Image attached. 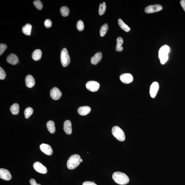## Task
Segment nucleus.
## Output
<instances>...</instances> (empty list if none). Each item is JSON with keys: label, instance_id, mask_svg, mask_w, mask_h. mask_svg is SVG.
Masks as SVG:
<instances>
[{"label": "nucleus", "instance_id": "f257e3e1", "mask_svg": "<svg viewBox=\"0 0 185 185\" xmlns=\"http://www.w3.org/2000/svg\"><path fill=\"white\" fill-rule=\"evenodd\" d=\"M112 178L115 182L120 185L127 184L130 181L128 176L125 173L120 172H116L113 173Z\"/></svg>", "mask_w": 185, "mask_h": 185}, {"label": "nucleus", "instance_id": "f03ea898", "mask_svg": "<svg viewBox=\"0 0 185 185\" xmlns=\"http://www.w3.org/2000/svg\"><path fill=\"white\" fill-rule=\"evenodd\" d=\"M170 50L169 47L167 45H164L159 49L158 58L161 64H164L168 59V54Z\"/></svg>", "mask_w": 185, "mask_h": 185}, {"label": "nucleus", "instance_id": "7ed1b4c3", "mask_svg": "<svg viewBox=\"0 0 185 185\" xmlns=\"http://www.w3.org/2000/svg\"><path fill=\"white\" fill-rule=\"evenodd\" d=\"M81 159L80 156L78 154L71 156L67 162L68 169L73 170L76 168L80 164Z\"/></svg>", "mask_w": 185, "mask_h": 185}, {"label": "nucleus", "instance_id": "20e7f679", "mask_svg": "<svg viewBox=\"0 0 185 185\" xmlns=\"http://www.w3.org/2000/svg\"><path fill=\"white\" fill-rule=\"evenodd\" d=\"M113 135L117 140L120 142H123L125 140V136L124 132L118 126L113 127L112 129Z\"/></svg>", "mask_w": 185, "mask_h": 185}, {"label": "nucleus", "instance_id": "39448f33", "mask_svg": "<svg viewBox=\"0 0 185 185\" xmlns=\"http://www.w3.org/2000/svg\"><path fill=\"white\" fill-rule=\"evenodd\" d=\"M60 60L63 67H67L70 63V58L67 49L64 48L61 51Z\"/></svg>", "mask_w": 185, "mask_h": 185}, {"label": "nucleus", "instance_id": "423d86ee", "mask_svg": "<svg viewBox=\"0 0 185 185\" xmlns=\"http://www.w3.org/2000/svg\"><path fill=\"white\" fill-rule=\"evenodd\" d=\"M86 86L87 89L92 92H96L99 89L100 84L95 81H89L86 84Z\"/></svg>", "mask_w": 185, "mask_h": 185}, {"label": "nucleus", "instance_id": "0eeeda50", "mask_svg": "<svg viewBox=\"0 0 185 185\" xmlns=\"http://www.w3.org/2000/svg\"><path fill=\"white\" fill-rule=\"evenodd\" d=\"M162 8L160 5H153L147 7L145 9V12L147 13H153L162 11Z\"/></svg>", "mask_w": 185, "mask_h": 185}, {"label": "nucleus", "instance_id": "6e6552de", "mask_svg": "<svg viewBox=\"0 0 185 185\" xmlns=\"http://www.w3.org/2000/svg\"><path fill=\"white\" fill-rule=\"evenodd\" d=\"M33 166L34 169L40 174H45L47 172L46 168L40 162H35Z\"/></svg>", "mask_w": 185, "mask_h": 185}, {"label": "nucleus", "instance_id": "1a4fd4ad", "mask_svg": "<svg viewBox=\"0 0 185 185\" xmlns=\"http://www.w3.org/2000/svg\"><path fill=\"white\" fill-rule=\"evenodd\" d=\"M62 93L60 90L57 88H54L50 90L51 97L54 100H57L60 99L62 96Z\"/></svg>", "mask_w": 185, "mask_h": 185}, {"label": "nucleus", "instance_id": "9d476101", "mask_svg": "<svg viewBox=\"0 0 185 185\" xmlns=\"http://www.w3.org/2000/svg\"><path fill=\"white\" fill-rule=\"evenodd\" d=\"M120 79L122 82L125 84H130L133 80V76L128 73L121 74L120 76Z\"/></svg>", "mask_w": 185, "mask_h": 185}, {"label": "nucleus", "instance_id": "9b49d317", "mask_svg": "<svg viewBox=\"0 0 185 185\" xmlns=\"http://www.w3.org/2000/svg\"><path fill=\"white\" fill-rule=\"evenodd\" d=\"M159 89L158 83L156 82L152 83L150 86V96L152 98H154L156 95Z\"/></svg>", "mask_w": 185, "mask_h": 185}, {"label": "nucleus", "instance_id": "f8f14e48", "mask_svg": "<svg viewBox=\"0 0 185 185\" xmlns=\"http://www.w3.org/2000/svg\"><path fill=\"white\" fill-rule=\"evenodd\" d=\"M40 149L42 152L47 155H51L53 153L52 148L48 144H42L40 146Z\"/></svg>", "mask_w": 185, "mask_h": 185}, {"label": "nucleus", "instance_id": "ddd939ff", "mask_svg": "<svg viewBox=\"0 0 185 185\" xmlns=\"http://www.w3.org/2000/svg\"><path fill=\"white\" fill-rule=\"evenodd\" d=\"M0 178L6 181H9L12 178L11 173L7 170L1 168L0 169Z\"/></svg>", "mask_w": 185, "mask_h": 185}, {"label": "nucleus", "instance_id": "4468645a", "mask_svg": "<svg viewBox=\"0 0 185 185\" xmlns=\"http://www.w3.org/2000/svg\"><path fill=\"white\" fill-rule=\"evenodd\" d=\"M7 62L8 63L13 65H16L19 62L18 57L14 54H11L8 56L7 58Z\"/></svg>", "mask_w": 185, "mask_h": 185}, {"label": "nucleus", "instance_id": "2eb2a0df", "mask_svg": "<svg viewBox=\"0 0 185 185\" xmlns=\"http://www.w3.org/2000/svg\"><path fill=\"white\" fill-rule=\"evenodd\" d=\"M25 85L27 87L31 88L35 84V80L34 79L31 75H28L26 76L25 79Z\"/></svg>", "mask_w": 185, "mask_h": 185}, {"label": "nucleus", "instance_id": "dca6fc26", "mask_svg": "<svg viewBox=\"0 0 185 185\" xmlns=\"http://www.w3.org/2000/svg\"><path fill=\"white\" fill-rule=\"evenodd\" d=\"M64 130L65 133L68 135L72 134V124L70 121L67 120L64 122Z\"/></svg>", "mask_w": 185, "mask_h": 185}, {"label": "nucleus", "instance_id": "f3484780", "mask_svg": "<svg viewBox=\"0 0 185 185\" xmlns=\"http://www.w3.org/2000/svg\"><path fill=\"white\" fill-rule=\"evenodd\" d=\"M91 108L88 106L80 107L78 109V113L81 116H86L90 113Z\"/></svg>", "mask_w": 185, "mask_h": 185}, {"label": "nucleus", "instance_id": "a211bd4d", "mask_svg": "<svg viewBox=\"0 0 185 185\" xmlns=\"http://www.w3.org/2000/svg\"><path fill=\"white\" fill-rule=\"evenodd\" d=\"M102 58V54L101 52H98L96 53L94 56L91 58V64L93 65H96L101 61Z\"/></svg>", "mask_w": 185, "mask_h": 185}, {"label": "nucleus", "instance_id": "6ab92c4d", "mask_svg": "<svg viewBox=\"0 0 185 185\" xmlns=\"http://www.w3.org/2000/svg\"><path fill=\"white\" fill-rule=\"evenodd\" d=\"M42 56L41 50L38 49L34 51L32 54V58L34 60L38 61L41 59Z\"/></svg>", "mask_w": 185, "mask_h": 185}, {"label": "nucleus", "instance_id": "aec40b11", "mask_svg": "<svg viewBox=\"0 0 185 185\" xmlns=\"http://www.w3.org/2000/svg\"><path fill=\"white\" fill-rule=\"evenodd\" d=\"M32 26L30 24H27L25 25L22 29L23 33L27 36H30L31 35Z\"/></svg>", "mask_w": 185, "mask_h": 185}, {"label": "nucleus", "instance_id": "412c9836", "mask_svg": "<svg viewBox=\"0 0 185 185\" xmlns=\"http://www.w3.org/2000/svg\"><path fill=\"white\" fill-rule=\"evenodd\" d=\"M46 126L47 129L51 133H55L56 129L55 123L52 120L48 121L47 123Z\"/></svg>", "mask_w": 185, "mask_h": 185}, {"label": "nucleus", "instance_id": "4be33fe9", "mask_svg": "<svg viewBox=\"0 0 185 185\" xmlns=\"http://www.w3.org/2000/svg\"><path fill=\"white\" fill-rule=\"evenodd\" d=\"M117 45L116 46V50L117 52H120L123 50V47L122 46L123 43V38L121 37H118L117 39Z\"/></svg>", "mask_w": 185, "mask_h": 185}, {"label": "nucleus", "instance_id": "5701e85b", "mask_svg": "<svg viewBox=\"0 0 185 185\" xmlns=\"http://www.w3.org/2000/svg\"><path fill=\"white\" fill-rule=\"evenodd\" d=\"M11 113L13 115H18L19 111V106L18 103H15L11 106L10 108Z\"/></svg>", "mask_w": 185, "mask_h": 185}, {"label": "nucleus", "instance_id": "b1692460", "mask_svg": "<svg viewBox=\"0 0 185 185\" xmlns=\"http://www.w3.org/2000/svg\"><path fill=\"white\" fill-rule=\"evenodd\" d=\"M118 25H119L120 28L124 31L126 32H128L130 31V28L126 24L124 23L123 21L120 19L118 20Z\"/></svg>", "mask_w": 185, "mask_h": 185}, {"label": "nucleus", "instance_id": "393cba45", "mask_svg": "<svg viewBox=\"0 0 185 185\" xmlns=\"http://www.w3.org/2000/svg\"><path fill=\"white\" fill-rule=\"evenodd\" d=\"M108 29V26L107 23H105L101 27L100 30V35L103 37L106 34Z\"/></svg>", "mask_w": 185, "mask_h": 185}, {"label": "nucleus", "instance_id": "a878e982", "mask_svg": "<svg viewBox=\"0 0 185 185\" xmlns=\"http://www.w3.org/2000/svg\"><path fill=\"white\" fill-rule=\"evenodd\" d=\"M60 12L62 16L64 17L68 16L70 12L69 8L66 6H63L61 8Z\"/></svg>", "mask_w": 185, "mask_h": 185}, {"label": "nucleus", "instance_id": "bb28decb", "mask_svg": "<svg viewBox=\"0 0 185 185\" xmlns=\"http://www.w3.org/2000/svg\"><path fill=\"white\" fill-rule=\"evenodd\" d=\"M106 3L103 2V4H101L99 5L98 13L100 16L104 14L105 11H106Z\"/></svg>", "mask_w": 185, "mask_h": 185}, {"label": "nucleus", "instance_id": "cd10ccee", "mask_svg": "<svg viewBox=\"0 0 185 185\" xmlns=\"http://www.w3.org/2000/svg\"><path fill=\"white\" fill-rule=\"evenodd\" d=\"M33 113V108L30 107H29L25 110L24 114L25 117L26 119H28L31 116Z\"/></svg>", "mask_w": 185, "mask_h": 185}, {"label": "nucleus", "instance_id": "c85d7f7f", "mask_svg": "<svg viewBox=\"0 0 185 185\" xmlns=\"http://www.w3.org/2000/svg\"><path fill=\"white\" fill-rule=\"evenodd\" d=\"M33 4L35 7L39 10H41L43 8V4L39 0L34 1Z\"/></svg>", "mask_w": 185, "mask_h": 185}, {"label": "nucleus", "instance_id": "c756f323", "mask_svg": "<svg viewBox=\"0 0 185 185\" xmlns=\"http://www.w3.org/2000/svg\"><path fill=\"white\" fill-rule=\"evenodd\" d=\"M78 30L80 31H82L84 30V22L82 20H79L77 24Z\"/></svg>", "mask_w": 185, "mask_h": 185}, {"label": "nucleus", "instance_id": "7c9ffc66", "mask_svg": "<svg viewBox=\"0 0 185 185\" xmlns=\"http://www.w3.org/2000/svg\"><path fill=\"white\" fill-rule=\"evenodd\" d=\"M7 48V45L5 44H0V55H2L3 54Z\"/></svg>", "mask_w": 185, "mask_h": 185}, {"label": "nucleus", "instance_id": "2f4dec72", "mask_svg": "<svg viewBox=\"0 0 185 185\" xmlns=\"http://www.w3.org/2000/svg\"><path fill=\"white\" fill-rule=\"evenodd\" d=\"M6 74L5 72L2 68H0V79L3 80L5 78Z\"/></svg>", "mask_w": 185, "mask_h": 185}, {"label": "nucleus", "instance_id": "473e14b6", "mask_svg": "<svg viewBox=\"0 0 185 185\" xmlns=\"http://www.w3.org/2000/svg\"><path fill=\"white\" fill-rule=\"evenodd\" d=\"M52 25V22L50 20L47 19L45 20L44 22V25L46 28H50V27H51Z\"/></svg>", "mask_w": 185, "mask_h": 185}, {"label": "nucleus", "instance_id": "72a5a7b5", "mask_svg": "<svg viewBox=\"0 0 185 185\" xmlns=\"http://www.w3.org/2000/svg\"><path fill=\"white\" fill-rule=\"evenodd\" d=\"M82 185H97L95 183L91 181H86L83 183Z\"/></svg>", "mask_w": 185, "mask_h": 185}, {"label": "nucleus", "instance_id": "f704fd0d", "mask_svg": "<svg viewBox=\"0 0 185 185\" xmlns=\"http://www.w3.org/2000/svg\"><path fill=\"white\" fill-rule=\"evenodd\" d=\"M30 182L31 185H41L40 184H37L35 180L33 179H31Z\"/></svg>", "mask_w": 185, "mask_h": 185}, {"label": "nucleus", "instance_id": "c9c22d12", "mask_svg": "<svg viewBox=\"0 0 185 185\" xmlns=\"http://www.w3.org/2000/svg\"><path fill=\"white\" fill-rule=\"evenodd\" d=\"M180 5L185 12V0H182L180 1Z\"/></svg>", "mask_w": 185, "mask_h": 185}, {"label": "nucleus", "instance_id": "e433bc0d", "mask_svg": "<svg viewBox=\"0 0 185 185\" xmlns=\"http://www.w3.org/2000/svg\"><path fill=\"white\" fill-rule=\"evenodd\" d=\"M83 162V160L82 159H81V162Z\"/></svg>", "mask_w": 185, "mask_h": 185}]
</instances>
